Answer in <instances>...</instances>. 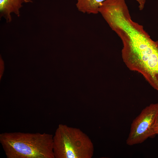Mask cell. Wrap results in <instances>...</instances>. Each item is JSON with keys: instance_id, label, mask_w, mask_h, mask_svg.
I'll list each match as a JSON object with an SVG mask.
<instances>
[{"instance_id": "obj_1", "label": "cell", "mask_w": 158, "mask_h": 158, "mask_svg": "<svg viewBox=\"0 0 158 158\" xmlns=\"http://www.w3.org/2000/svg\"><path fill=\"white\" fill-rule=\"evenodd\" d=\"M53 135L46 133L5 132L0 143L7 158H55Z\"/></svg>"}, {"instance_id": "obj_2", "label": "cell", "mask_w": 158, "mask_h": 158, "mask_svg": "<svg viewBox=\"0 0 158 158\" xmlns=\"http://www.w3.org/2000/svg\"><path fill=\"white\" fill-rule=\"evenodd\" d=\"M53 139L55 158H91L93 156L92 142L79 128L60 124Z\"/></svg>"}, {"instance_id": "obj_3", "label": "cell", "mask_w": 158, "mask_h": 158, "mask_svg": "<svg viewBox=\"0 0 158 158\" xmlns=\"http://www.w3.org/2000/svg\"><path fill=\"white\" fill-rule=\"evenodd\" d=\"M158 115V103L152 104L142 110L131 123L126 144L132 146L154 138L156 135L153 126Z\"/></svg>"}, {"instance_id": "obj_4", "label": "cell", "mask_w": 158, "mask_h": 158, "mask_svg": "<svg viewBox=\"0 0 158 158\" xmlns=\"http://www.w3.org/2000/svg\"><path fill=\"white\" fill-rule=\"evenodd\" d=\"M32 2L31 0H0V16L5 18L7 22H10L12 20L11 13L19 16L22 4Z\"/></svg>"}, {"instance_id": "obj_5", "label": "cell", "mask_w": 158, "mask_h": 158, "mask_svg": "<svg viewBox=\"0 0 158 158\" xmlns=\"http://www.w3.org/2000/svg\"><path fill=\"white\" fill-rule=\"evenodd\" d=\"M106 0H77L76 6L83 13L96 14L99 13V9Z\"/></svg>"}, {"instance_id": "obj_6", "label": "cell", "mask_w": 158, "mask_h": 158, "mask_svg": "<svg viewBox=\"0 0 158 158\" xmlns=\"http://www.w3.org/2000/svg\"><path fill=\"white\" fill-rule=\"evenodd\" d=\"M153 130L155 135H158V115L155 119L153 126Z\"/></svg>"}, {"instance_id": "obj_7", "label": "cell", "mask_w": 158, "mask_h": 158, "mask_svg": "<svg viewBox=\"0 0 158 158\" xmlns=\"http://www.w3.org/2000/svg\"><path fill=\"white\" fill-rule=\"evenodd\" d=\"M0 78L2 76L4 70V63L2 59L0 58Z\"/></svg>"}]
</instances>
